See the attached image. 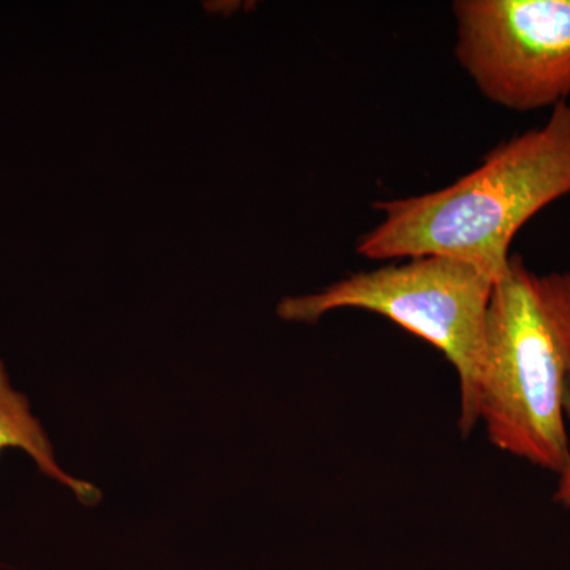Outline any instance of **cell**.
Instances as JSON below:
<instances>
[{"label": "cell", "instance_id": "cell-1", "mask_svg": "<svg viewBox=\"0 0 570 570\" xmlns=\"http://www.w3.org/2000/svg\"><path fill=\"white\" fill-rule=\"evenodd\" d=\"M570 194V100L538 129L502 141L478 168L433 193L374 202L381 223L356 239L370 261L453 258L498 283L535 214Z\"/></svg>", "mask_w": 570, "mask_h": 570}, {"label": "cell", "instance_id": "cell-2", "mask_svg": "<svg viewBox=\"0 0 570 570\" xmlns=\"http://www.w3.org/2000/svg\"><path fill=\"white\" fill-rule=\"evenodd\" d=\"M570 272L540 275L512 254L494 283L479 384V423L494 448L560 474L569 456Z\"/></svg>", "mask_w": 570, "mask_h": 570}, {"label": "cell", "instance_id": "cell-3", "mask_svg": "<svg viewBox=\"0 0 570 570\" xmlns=\"http://www.w3.org/2000/svg\"><path fill=\"white\" fill-rule=\"evenodd\" d=\"M493 287L475 266L426 255L352 273L317 294L288 296L277 316L314 325L333 311H366L436 347L459 376V428L469 436L479 425L483 330Z\"/></svg>", "mask_w": 570, "mask_h": 570}, {"label": "cell", "instance_id": "cell-4", "mask_svg": "<svg viewBox=\"0 0 570 570\" xmlns=\"http://www.w3.org/2000/svg\"><path fill=\"white\" fill-rule=\"evenodd\" d=\"M455 58L479 92L510 111L570 100V0H456Z\"/></svg>", "mask_w": 570, "mask_h": 570}, {"label": "cell", "instance_id": "cell-5", "mask_svg": "<svg viewBox=\"0 0 570 570\" xmlns=\"http://www.w3.org/2000/svg\"><path fill=\"white\" fill-rule=\"evenodd\" d=\"M9 448L24 450L36 460L43 474L69 487L82 504L94 505L102 499L99 489L71 478L56 463L50 441L39 420L31 414L28 397L11 389L6 367L0 360V453Z\"/></svg>", "mask_w": 570, "mask_h": 570}, {"label": "cell", "instance_id": "cell-6", "mask_svg": "<svg viewBox=\"0 0 570 570\" xmlns=\"http://www.w3.org/2000/svg\"><path fill=\"white\" fill-rule=\"evenodd\" d=\"M566 420L570 423V382L568 389V396H566ZM560 480H558L557 491H554V502L562 505V508L570 509V448L568 461L560 472Z\"/></svg>", "mask_w": 570, "mask_h": 570}]
</instances>
